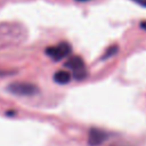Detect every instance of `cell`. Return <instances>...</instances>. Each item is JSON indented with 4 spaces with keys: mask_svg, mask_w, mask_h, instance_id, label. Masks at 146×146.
Listing matches in <instances>:
<instances>
[{
    "mask_svg": "<svg viewBox=\"0 0 146 146\" xmlns=\"http://www.w3.org/2000/svg\"><path fill=\"white\" fill-rule=\"evenodd\" d=\"M140 27L146 31V22H141V23H140Z\"/></svg>",
    "mask_w": 146,
    "mask_h": 146,
    "instance_id": "cell-9",
    "label": "cell"
},
{
    "mask_svg": "<svg viewBox=\"0 0 146 146\" xmlns=\"http://www.w3.org/2000/svg\"><path fill=\"white\" fill-rule=\"evenodd\" d=\"M116 51H117V46H112V47H110V48L106 50L105 55L102 57V59H107L108 57H111V56H113L114 54H116Z\"/></svg>",
    "mask_w": 146,
    "mask_h": 146,
    "instance_id": "cell-6",
    "label": "cell"
},
{
    "mask_svg": "<svg viewBox=\"0 0 146 146\" xmlns=\"http://www.w3.org/2000/svg\"><path fill=\"white\" fill-rule=\"evenodd\" d=\"M15 113H16L15 111H8L6 114H7V115H15Z\"/></svg>",
    "mask_w": 146,
    "mask_h": 146,
    "instance_id": "cell-10",
    "label": "cell"
},
{
    "mask_svg": "<svg viewBox=\"0 0 146 146\" xmlns=\"http://www.w3.org/2000/svg\"><path fill=\"white\" fill-rule=\"evenodd\" d=\"M65 67H67L68 70H72L74 73V78L76 80H82L87 76V71L84 67V62L80 56H72L70 57L65 64Z\"/></svg>",
    "mask_w": 146,
    "mask_h": 146,
    "instance_id": "cell-3",
    "label": "cell"
},
{
    "mask_svg": "<svg viewBox=\"0 0 146 146\" xmlns=\"http://www.w3.org/2000/svg\"><path fill=\"white\" fill-rule=\"evenodd\" d=\"M135 2H137L138 5H140V6H144V7H146V0H133Z\"/></svg>",
    "mask_w": 146,
    "mask_h": 146,
    "instance_id": "cell-8",
    "label": "cell"
},
{
    "mask_svg": "<svg viewBox=\"0 0 146 146\" xmlns=\"http://www.w3.org/2000/svg\"><path fill=\"white\" fill-rule=\"evenodd\" d=\"M78 1H88V0H78Z\"/></svg>",
    "mask_w": 146,
    "mask_h": 146,
    "instance_id": "cell-11",
    "label": "cell"
},
{
    "mask_svg": "<svg viewBox=\"0 0 146 146\" xmlns=\"http://www.w3.org/2000/svg\"><path fill=\"white\" fill-rule=\"evenodd\" d=\"M72 50V47L68 42L66 41H62L59 42L57 46H52V47H48L46 48V54L55 62H58L65 57H67L70 55Z\"/></svg>",
    "mask_w": 146,
    "mask_h": 146,
    "instance_id": "cell-2",
    "label": "cell"
},
{
    "mask_svg": "<svg viewBox=\"0 0 146 146\" xmlns=\"http://www.w3.org/2000/svg\"><path fill=\"white\" fill-rule=\"evenodd\" d=\"M7 90L10 94L21 96V97H31L39 92V88L35 84L25 82V81H17V82L9 83L7 87Z\"/></svg>",
    "mask_w": 146,
    "mask_h": 146,
    "instance_id": "cell-1",
    "label": "cell"
},
{
    "mask_svg": "<svg viewBox=\"0 0 146 146\" xmlns=\"http://www.w3.org/2000/svg\"><path fill=\"white\" fill-rule=\"evenodd\" d=\"M71 80V74L65 70H59L54 74V81L59 84H66Z\"/></svg>",
    "mask_w": 146,
    "mask_h": 146,
    "instance_id": "cell-5",
    "label": "cell"
},
{
    "mask_svg": "<svg viewBox=\"0 0 146 146\" xmlns=\"http://www.w3.org/2000/svg\"><path fill=\"white\" fill-rule=\"evenodd\" d=\"M107 139V133L98 128H91L88 132V144L90 146H99Z\"/></svg>",
    "mask_w": 146,
    "mask_h": 146,
    "instance_id": "cell-4",
    "label": "cell"
},
{
    "mask_svg": "<svg viewBox=\"0 0 146 146\" xmlns=\"http://www.w3.org/2000/svg\"><path fill=\"white\" fill-rule=\"evenodd\" d=\"M110 146H131L129 143H127V141H114V143H112Z\"/></svg>",
    "mask_w": 146,
    "mask_h": 146,
    "instance_id": "cell-7",
    "label": "cell"
}]
</instances>
